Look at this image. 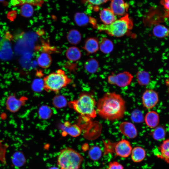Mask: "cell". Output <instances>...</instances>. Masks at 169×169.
Listing matches in <instances>:
<instances>
[{
	"label": "cell",
	"mask_w": 169,
	"mask_h": 169,
	"mask_svg": "<svg viewBox=\"0 0 169 169\" xmlns=\"http://www.w3.org/2000/svg\"><path fill=\"white\" fill-rule=\"evenodd\" d=\"M125 102L121 96L115 92H108L98 100L96 112L102 118L109 120H119L124 116Z\"/></svg>",
	"instance_id": "obj_1"
},
{
	"label": "cell",
	"mask_w": 169,
	"mask_h": 169,
	"mask_svg": "<svg viewBox=\"0 0 169 169\" xmlns=\"http://www.w3.org/2000/svg\"><path fill=\"white\" fill-rule=\"evenodd\" d=\"M68 104L70 107L87 119L94 118L96 116L97 102L93 95L89 93L83 92L77 99Z\"/></svg>",
	"instance_id": "obj_2"
},
{
	"label": "cell",
	"mask_w": 169,
	"mask_h": 169,
	"mask_svg": "<svg viewBox=\"0 0 169 169\" xmlns=\"http://www.w3.org/2000/svg\"><path fill=\"white\" fill-rule=\"evenodd\" d=\"M84 160L78 152L69 147H66L60 151L57 164L60 169H80Z\"/></svg>",
	"instance_id": "obj_3"
},
{
	"label": "cell",
	"mask_w": 169,
	"mask_h": 169,
	"mask_svg": "<svg viewBox=\"0 0 169 169\" xmlns=\"http://www.w3.org/2000/svg\"><path fill=\"white\" fill-rule=\"evenodd\" d=\"M133 26L132 21L127 14L110 24H98L96 27L99 31H104L110 36L120 37L125 35Z\"/></svg>",
	"instance_id": "obj_4"
},
{
	"label": "cell",
	"mask_w": 169,
	"mask_h": 169,
	"mask_svg": "<svg viewBox=\"0 0 169 169\" xmlns=\"http://www.w3.org/2000/svg\"><path fill=\"white\" fill-rule=\"evenodd\" d=\"M43 80L44 89L47 92H58L71 82V79L61 69L49 74L44 77Z\"/></svg>",
	"instance_id": "obj_5"
},
{
	"label": "cell",
	"mask_w": 169,
	"mask_h": 169,
	"mask_svg": "<svg viewBox=\"0 0 169 169\" xmlns=\"http://www.w3.org/2000/svg\"><path fill=\"white\" fill-rule=\"evenodd\" d=\"M133 77V75L130 72L124 71L115 75H109L107 78V81L111 84L124 87L131 84Z\"/></svg>",
	"instance_id": "obj_6"
},
{
	"label": "cell",
	"mask_w": 169,
	"mask_h": 169,
	"mask_svg": "<svg viewBox=\"0 0 169 169\" xmlns=\"http://www.w3.org/2000/svg\"><path fill=\"white\" fill-rule=\"evenodd\" d=\"M28 99V98L25 96L17 98L15 94H11L6 99L5 102L6 109L11 113H16L25 105Z\"/></svg>",
	"instance_id": "obj_7"
},
{
	"label": "cell",
	"mask_w": 169,
	"mask_h": 169,
	"mask_svg": "<svg viewBox=\"0 0 169 169\" xmlns=\"http://www.w3.org/2000/svg\"><path fill=\"white\" fill-rule=\"evenodd\" d=\"M132 150L130 142L122 139L117 142H115L113 153L115 154L116 156L126 158L131 155Z\"/></svg>",
	"instance_id": "obj_8"
},
{
	"label": "cell",
	"mask_w": 169,
	"mask_h": 169,
	"mask_svg": "<svg viewBox=\"0 0 169 169\" xmlns=\"http://www.w3.org/2000/svg\"><path fill=\"white\" fill-rule=\"evenodd\" d=\"M142 101L145 108L151 109L156 105L159 101L158 94L153 90H146L142 95Z\"/></svg>",
	"instance_id": "obj_9"
},
{
	"label": "cell",
	"mask_w": 169,
	"mask_h": 169,
	"mask_svg": "<svg viewBox=\"0 0 169 169\" xmlns=\"http://www.w3.org/2000/svg\"><path fill=\"white\" fill-rule=\"evenodd\" d=\"M129 6L124 0H111L110 9L116 15L123 16L126 14Z\"/></svg>",
	"instance_id": "obj_10"
},
{
	"label": "cell",
	"mask_w": 169,
	"mask_h": 169,
	"mask_svg": "<svg viewBox=\"0 0 169 169\" xmlns=\"http://www.w3.org/2000/svg\"><path fill=\"white\" fill-rule=\"evenodd\" d=\"M119 130L123 135L129 138H135L138 135L135 125L129 122L124 121L121 123L119 126Z\"/></svg>",
	"instance_id": "obj_11"
},
{
	"label": "cell",
	"mask_w": 169,
	"mask_h": 169,
	"mask_svg": "<svg viewBox=\"0 0 169 169\" xmlns=\"http://www.w3.org/2000/svg\"><path fill=\"white\" fill-rule=\"evenodd\" d=\"M82 48L88 54L95 53L99 49V41L95 37L88 38L86 39Z\"/></svg>",
	"instance_id": "obj_12"
},
{
	"label": "cell",
	"mask_w": 169,
	"mask_h": 169,
	"mask_svg": "<svg viewBox=\"0 0 169 169\" xmlns=\"http://www.w3.org/2000/svg\"><path fill=\"white\" fill-rule=\"evenodd\" d=\"M63 135H68L71 136L76 137L79 136L81 132V129L77 125H71L68 122H65L62 127Z\"/></svg>",
	"instance_id": "obj_13"
},
{
	"label": "cell",
	"mask_w": 169,
	"mask_h": 169,
	"mask_svg": "<svg viewBox=\"0 0 169 169\" xmlns=\"http://www.w3.org/2000/svg\"><path fill=\"white\" fill-rule=\"evenodd\" d=\"M100 17L103 24H110L117 20L116 15L110 9L105 8L101 10L100 13Z\"/></svg>",
	"instance_id": "obj_14"
},
{
	"label": "cell",
	"mask_w": 169,
	"mask_h": 169,
	"mask_svg": "<svg viewBox=\"0 0 169 169\" xmlns=\"http://www.w3.org/2000/svg\"><path fill=\"white\" fill-rule=\"evenodd\" d=\"M159 153L156 154V156L169 163V139L164 140L158 147Z\"/></svg>",
	"instance_id": "obj_15"
},
{
	"label": "cell",
	"mask_w": 169,
	"mask_h": 169,
	"mask_svg": "<svg viewBox=\"0 0 169 169\" xmlns=\"http://www.w3.org/2000/svg\"><path fill=\"white\" fill-rule=\"evenodd\" d=\"M144 120L148 126L152 128H154L157 127L159 124V115L155 111H149L146 114Z\"/></svg>",
	"instance_id": "obj_16"
},
{
	"label": "cell",
	"mask_w": 169,
	"mask_h": 169,
	"mask_svg": "<svg viewBox=\"0 0 169 169\" xmlns=\"http://www.w3.org/2000/svg\"><path fill=\"white\" fill-rule=\"evenodd\" d=\"M76 24L79 26H84L90 23L93 25L96 26V21L94 19L90 18L86 14L83 13H78L74 16Z\"/></svg>",
	"instance_id": "obj_17"
},
{
	"label": "cell",
	"mask_w": 169,
	"mask_h": 169,
	"mask_svg": "<svg viewBox=\"0 0 169 169\" xmlns=\"http://www.w3.org/2000/svg\"><path fill=\"white\" fill-rule=\"evenodd\" d=\"M146 155L145 149L139 146L135 147L132 149L131 154L132 161L136 163L143 161L146 157Z\"/></svg>",
	"instance_id": "obj_18"
},
{
	"label": "cell",
	"mask_w": 169,
	"mask_h": 169,
	"mask_svg": "<svg viewBox=\"0 0 169 169\" xmlns=\"http://www.w3.org/2000/svg\"><path fill=\"white\" fill-rule=\"evenodd\" d=\"M65 55L69 60L76 61L80 59L82 53L78 48L75 46H72L67 49L65 52Z\"/></svg>",
	"instance_id": "obj_19"
},
{
	"label": "cell",
	"mask_w": 169,
	"mask_h": 169,
	"mask_svg": "<svg viewBox=\"0 0 169 169\" xmlns=\"http://www.w3.org/2000/svg\"><path fill=\"white\" fill-rule=\"evenodd\" d=\"M37 61L39 67L47 69L50 66L52 62V59L49 54L46 52H43L38 57Z\"/></svg>",
	"instance_id": "obj_20"
},
{
	"label": "cell",
	"mask_w": 169,
	"mask_h": 169,
	"mask_svg": "<svg viewBox=\"0 0 169 169\" xmlns=\"http://www.w3.org/2000/svg\"><path fill=\"white\" fill-rule=\"evenodd\" d=\"M114 47L113 43L110 40L104 37L101 38L99 41V48L103 53H110L113 50Z\"/></svg>",
	"instance_id": "obj_21"
},
{
	"label": "cell",
	"mask_w": 169,
	"mask_h": 169,
	"mask_svg": "<svg viewBox=\"0 0 169 169\" xmlns=\"http://www.w3.org/2000/svg\"><path fill=\"white\" fill-rule=\"evenodd\" d=\"M68 42L71 44L76 45L79 44L82 39V35L80 32L76 29H72L66 35Z\"/></svg>",
	"instance_id": "obj_22"
},
{
	"label": "cell",
	"mask_w": 169,
	"mask_h": 169,
	"mask_svg": "<svg viewBox=\"0 0 169 169\" xmlns=\"http://www.w3.org/2000/svg\"><path fill=\"white\" fill-rule=\"evenodd\" d=\"M152 33L155 36L159 38H162L169 35V30L164 25L158 24L154 27Z\"/></svg>",
	"instance_id": "obj_23"
},
{
	"label": "cell",
	"mask_w": 169,
	"mask_h": 169,
	"mask_svg": "<svg viewBox=\"0 0 169 169\" xmlns=\"http://www.w3.org/2000/svg\"><path fill=\"white\" fill-rule=\"evenodd\" d=\"M84 67L87 72L93 74L98 70L99 67V64L96 59L93 58H90L85 62Z\"/></svg>",
	"instance_id": "obj_24"
},
{
	"label": "cell",
	"mask_w": 169,
	"mask_h": 169,
	"mask_svg": "<svg viewBox=\"0 0 169 169\" xmlns=\"http://www.w3.org/2000/svg\"><path fill=\"white\" fill-rule=\"evenodd\" d=\"M136 77L138 84L141 86L147 85L151 79L149 74L144 70L138 71L136 73Z\"/></svg>",
	"instance_id": "obj_25"
},
{
	"label": "cell",
	"mask_w": 169,
	"mask_h": 169,
	"mask_svg": "<svg viewBox=\"0 0 169 169\" xmlns=\"http://www.w3.org/2000/svg\"><path fill=\"white\" fill-rule=\"evenodd\" d=\"M12 161L13 164L15 166L20 167L25 163L26 159L23 154L21 151H16L12 156Z\"/></svg>",
	"instance_id": "obj_26"
},
{
	"label": "cell",
	"mask_w": 169,
	"mask_h": 169,
	"mask_svg": "<svg viewBox=\"0 0 169 169\" xmlns=\"http://www.w3.org/2000/svg\"><path fill=\"white\" fill-rule=\"evenodd\" d=\"M151 135L153 139L156 141L163 140L166 136V131L164 127L162 126H159L151 132Z\"/></svg>",
	"instance_id": "obj_27"
},
{
	"label": "cell",
	"mask_w": 169,
	"mask_h": 169,
	"mask_svg": "<svg viewBox=\"0 0 169 169\" xmlns=\"http://www.w3.org/2000/svg\"><path fill=\"white\" fill-rule=\"evenodd\" d=\"M88 155L91 160L97 161L101 157L102 151L100 147L97 146H91L89 149Z\"/></svg>",
	"instance_id": "obj_28"
},
{
	"label": "cell",
	"mask_w": 169,
	"mask_h": 169,
	"mask_svg": "<svg viewBox=\"0 0 169 169\" xmlns=\"http://www.w3.org/2000/svg\"><path fill=\"white\" fill-rule=\"evenodd\" d=\"M38 113L40 119L46 120L51 117L52 115V110L49 106L43 105L39 108Z\"/></svg>",
	"instance_id": "obj_29"
},
{
	"label": "cell",
	"mask_w": 169,
	"mask_h": 169,
	"mask_svg": "<svg viewBox=\"0 0 169 169\" xmlns=\"http://www.w3.org/2000/svg\"><path fill=\"white\" fill-rule=\"evenodd\" d=\"M68 103L66 98L64 96L57 95L53 98L52 104L57 108H61L66 106Z\"/></svg>",
	"instance_id": "obj_30"
},
{
	"label": "cell",
	"mask_w": 169,
	"mask_h": 169,
	"mask_svg": "<svg viewBox=\"0 0 169 169\" xmlns=\"http://www.w3.org/2000/svg\"><path fill=\"white\" fill-rule=\"evenodd\" d=\"M43 0H11V4L13 6L22 5L25 4L38 5L41 4Z\"/></svg>",
	"instance_id": "obj_31"
},
{
	"label": "cell",
	"mask_w": 169,
	"mask_h": 169,
	"mask_svg": "<svg viewBox=\"0 0 169 169\" xmlns=\"http://www.w3.org/2000/svg\"><path fill=\"white\" fill-rule=\"evenodd\" d=\"M21 15L23 17H29L32 16L33 13V9L31 5L25 4L22 5L20 10Z\"/></svg>",
	"instance_id": "obj_32"
},
{
	"label": "cell",
	"mask_w": 169,
	"mask_h": 169,
	"mask_svg": "<svg viewBox=\"0 0 169 169\" xmlns=\"http://www.w3.org/2000/svg\"><path fill=\"white\" fill-rule=\"evenodd\" d=\"M8 145L0 141V161L4 164H7L6 155Z\"/></svg>",
	"instance_id": "obj_33"
},
{
	"label": "cell",
	"mask_w": 169,
	"mask_h": 169,
	"mask_svg": "<svg viewBox=\"0 0 169 169\" xmlns=\"http://www.w3.org/2000/svg\"><path fill=\"white\" fill-rule=\"evenodd\" d=\"M131 118L133 122L137 123L142 122L144 119L142 113L137 109L135 110L132 112Z\"/></svg>",
	"instance_id": "obj_34"
},
{
	"label": "cell",
	"mask_w": 169,
	"mask_h": 169,
	"mask_svg": "<svg viewBox=\"0 0 169 169\" xmlns=\"http://www.w3.org/2000/svg\"><path fill=\"white\" fill-rule=\"evenodd\" d=\"M32 90L35 92H39L44 89L43 80L40 78L35 79L32 84Z\"/></svg>",
	"instance_id": "obj_35"
},
{
	"label": "cell",
	"mask_w": 169,
	"mask_h": 169,
	"mask_svg": "<svg viewBox=\"0 0 169 169\" xmlns=\"http://www.w3.org/2000/svg\"><path fill=\"white\" fill-rule=\"evenodd\" d=\"M106 169H124L122 165L116 161L110 162Z\"/></svg>",
	"instance_id": "obj_36"
},
{
	"label": "cell",
	"mask_w": 169,
	"mask_h": 169,
	"mask_svg": "<svg viewBox=\"0 0 169 169\" xmlns=\"http://www.w3.org/2000/svg\"><path fill=\"white\" fill-rule=\"evenodd\" d=\"M109 0H86L90 4L99 5L106 3Z\"/></svg>",
	"instance_id": "obj_37"
},
{
	"label": "cell",
	"mask_w": 169,
	"mask_h": 169,
	"mask_svg": "<svg viewBox=\"0 0 169 169\" xmlns=\"http://www.w3.org/2000/svg\"><path fill=\"white\" fill-rule=\"evenodd\" d=\"M161 3L165 9L169 11V0H161Z\"/></svg>",
	"instance_id": "obj_38"
},
{
	"label": "cell",
	"mask_w": 169,
	"mask_h": 169,
	"mask_svg": "<svg viewBox=\"0 0 169 169\" xmlns=\"http://www.w3.org/2000/svg\"><path fill=\"white\" fill-rule=\"evenodd\" d=\"M48 169H60L59 167H58L56 166H52L49 167Z\"/></svg>",
	"instance_id": "obj_39"
},
{
	"label": "cell",
	"mask_w": 169,
	"mask_h": 169,
	"mask_svg": "<svg viewBox=\"0 0 169 169\" xmlns=\"http://www.w3.org/2000/svg\"><path fill=\"white\" fill-rule=\"evenodd\" d=\"M4 0H0V2L3 1Z\"/></svg>",
	"instance_id": "obj_40"
}]
</instances>
